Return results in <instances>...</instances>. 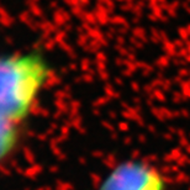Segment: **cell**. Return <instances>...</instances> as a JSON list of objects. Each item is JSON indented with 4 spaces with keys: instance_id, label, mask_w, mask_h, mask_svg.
Returning <instances> with one entry per match:
<instances>
[{
    "instance_id": "6da1fadb",
    "label": "cell",
    "mask_w": 190,
    "mask_h": 190,
    "mask_svg": "<svg viewBox=\"0 0 190 190\" xmlns=\"http://www.w3.org/2000/svg\"><path fill=\"white\" fill-rule=\"evenodd\" d=\"M51 66L38 52L0 57V116L20 125L32 112L51 77Z\"/></svg>"
},
{
    "instance_id": "7a4b0ae2",
    "label": "cell",
    "mask_w": 190,
    "mask_h": 190,
    "mask_svg": "<svg viewBox=\"0 0 190 190\" xmlns=\"http://www.w3.org/2000/svg\"><path fill=\"white\" fill-rule=\"evenodd\" d=\"M166 172L157 164L131 158L115 164L100 181L98 190H169Z\"/></svg>"
},
{
    "instance_id": "3957f363",
    "label": "cell",
    "mask_w": 190,
    "mask_h": 190,
    "mask_svg": "<svg viewBox=\"0 0 190 190\" xmlns=\"http://www.w3.org/2000/svg\"><path fill=\"white\" fill-rule=\"evenodd\" d=\"M19 125L0 116V163L14 152L19 143Z\"/></svg>"
}]
</instances>
